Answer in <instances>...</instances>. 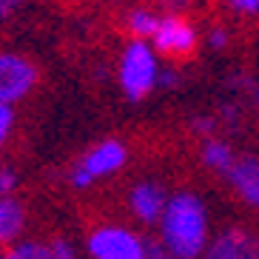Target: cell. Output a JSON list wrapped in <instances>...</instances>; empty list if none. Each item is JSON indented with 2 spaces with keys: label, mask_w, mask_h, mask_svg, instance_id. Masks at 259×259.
<instances>
[{
  "label": "cell",
  "mask_w": 259,
  "mask_h": 259,
  "mask_svg": "<svg viewBox=\"0 0 259 259\" xmlns=\"http://www.w3.org/2000/svg\"><path fill=\"white\" fill-rule=\"evenodd\" d=\"M49 251H52L54 259H74V248H71V242H66V239H54V242L49 245Z\"/></svg>",
  "instance_id": "18"
},
{
  "label": "cell",
  "mask_w": 259,
  "mask_h": 259,
  "mask_svg": "<svg viewBox=\"0 0 259 259\" xmlns=\"http://www.w3.org/2000/svg\"><path fill=\"white\" fill-rule=\"evenodd\" d=\"M160 220H162V245L177 259H197L205 251L208 220L202 202L194 194L180 191L177 197H171Z\"/></svg>",
  "instance_id": "1"
},
{
  "label": "cell",
  "mask_w": 259,
  "mask_h": 259,
  "mask_svg": "<svg viewBox=\"0 0 259 259\" xmlns=\"http://www.w3.org/2000/svg\"><path fill=\"white\" fill-rule=\"evenodd\" d=\"M160 80V66H157V52L148 40L131 37V43L122 49L120 66H117V83L122 94L131 103H140L154 92Z\"/></svg>",
  "instance_id": "2"
},
{
  "label": "cell",
  "mask_w": 259,
  "mask_h": 259,
  "mask_svg": "<svg viewBox=\"0 0 259 259\" xmlns=\"http://www.w3.org/2000/svg\"><path fill=\"white\" fill-rule=\"evenodd\" d=\"M157 85H162V89H174V85H177V71H174V69L160 71V80H157Z\"/></svg>",
  "instance_id": "21"
},
{
  "label": "cell",
  "mask_w": 259,
  "mask_h": 259,
  "mask_svg": "<svg viewBox=\"0 0 259 259\" xmlns=\"http://www.w3.org/2000/svg\"><path fill=\"white\" fill-rule=\"evenodd\" d=\"M12 122H15V111H12V106H0V145L6 143L9 131H12Z\"/></svg>",
  "instance_id": "16"
},
{
  "label": "cell",
  "mask_w": 259,
  "mask_h": 259,
  "mask_svg": "<svg viewBox=\"0 0 259 259\" xmlns=\"http://www.w3.org/2000/svg\"><path fill=\"white\" fill-rule=\"evenodd\" d=\"M125 157H128V151H125L122 140H103L89 154H83V160L71 168V185L74 188H89L97 180L120 171L125 165Z\"/></svg>",
  "instance_id": "3"
},
{
  "label": "cell",
  "mask_w": 259,
  "mask_h": 259,
  "mask_svg": "<svg viewBox=\"0 0 259 259\" xmlns=\"http://www.w3.org/2000/svg\"><path fill=\"white\" fill-rule=\"evenodd\" d=\"M145 259H177L162 242H148L145 245Z\"/></svg>",
  "instance_id": "19"
},
{
  "label": "cell",
  "mask_w": 259,
  "mask_h": 259,
  "mask_svg": "<svg viewBox=\"0 0 259 259\" xmlns=\"http://www.w3.org/2000/svg\"><path fill=\"white\" fill-rule=\"evenodd\" d=\"M194 128H197V131H213V120H205V117H199V120L194 122Z\"/></svg>",
  "instance_id": "23"
},
{
  "label": "cell",
  "mask_w": 259,
  "mask_h": 259,
  "mask_svg": "<svg viewBox=\"0 0 259 259\" xmlns=\"http://www.w3.org/2000/svg\"><path fill=\"white\" fill-rule=\"evenodd\" d=\"M165 205H168L165 188L157 185V183H140V185H134V191H131V208H134V213H137L143 222L160 220L162 211H165Z\"/></svg>",
  "instance_id": "8"
},
{
  "label": "cell",
  "mask_w": 259,
  "mask_h": 259,
  "mask_svg": "<svg viewBox=\"0 0 259 259\" xmlns=\"http://www.w3.org/2000/svg\"><path fill=\"white\" fill-rule=\"evenodd\" d=\"M236 17H259V0H225Z\"/></svg>",
  "instance_id": "14"
},
{
  "label": "cell",
  "mask_w": 259,
  "mask_h": 259,
  "mask_svg": "<svg viewBox=\"0 0 259 259\" xmlns=\"http://www.w3.org/2000/svg\"><path fill=\"white\" fill-rule=\"evenodd\" d=\"M37 66L17 52H0V106H15L37 85Z\"/></svg>",
  "instance_id": "4"
},
{
  "label": "cell",
  "mask_w": 259,
  "mask_h": 259,
  "mask_svg": "<svg viewBox=\"0 0 259 259\" xmlns=\"http://www.w3.org/2000/svg\"><path fill=\"white\" fill-rule=\"evenodd\" d=\"M228 180L248 205L259 208V160H253V157L234 160V165L228 171Z\"/></svg>",
  "instance_id": "9"
},
{
  "label": "cell",
  "mask_w": 259,
  "mask_h": 259,
  "mask_svg": "<svg viewBox=\"0 0 259 259\" xmlns=\"http://www.w3.org/2000/svg\"><path fill=\"white\" fill-rule=\"evenodd\" d=\"M197 43H199L197 26L191 23L188 17L177 15V12L160 17V29L154 31L151 37L154 52L165 54V57H188V54H194Z\"/></svg>",
  "instance_id": "5"
},
{
  "label": "cell",
  "mask_w": 259,
  "mask_h": 259,
  "mask_svg": "<svg viewBox=\"0 0 259 259\" xmlns=\"http://www.w3.org/2000/svg\"><path fill=\"white\" fill-rule=\"evenodd\" d=\"M89 251L94 259H145V242L125 228H97L89 239Z\"/></svg>",
  "instance_id": "6"
},
{
  "label": "cell",
  "mask_w": 259,
  "mask_h": 259,
  "mask_svg": "<svg viewBox=\"0 0 259 259\" xmlns=\"http://www.w3.org/2000/svg\"><path fill=\"white\" fill-rule=\"evenodd\" d=\"M202 162L208 168H213V171H225L228 174L231 165H234V151L222 140H205V145H202Z\"/></svg>",
  "instance_id": "11"
},
{
  "label": "cell",
  "mask_w": 259,
  "mask_h": 259,
  "mask_svg": "<svg viewBox=\"0 0 259 259\" xmlns=\"http://www.w3.org/2000/svg\"><path fill=\"white\" fill-rule=\"evenodd\" d=\"M20 3H23V0H0V23H3L6 17L15 15L17 9H20Z\"/></svg>",
  "instance_id": "20"
},
{
  "label": "cell",
  "mask_w": 259,
  "mask_h": 259,
  "mask_svg": "<svg viewBox=\"0 0 259 259\" xmlns=\"http://www.w3.org/2000/svg\"><path fill=\"white\" fill-rule=\"evenodd\" d=\"M23 225H26L23 205L12 197H0V248L9 245L15 236H20Z\"/></svg>",
  "instance_id": "10"
},
{
  "label": "cell",
  "mask_w": 259,
  "mask_h": 259,
  "mask_svg": "<svg viewBox=\"0 0 259 259\" xmlns=\"http://www.w3.org/2000/svg\"><path fill=\"white\" fill-rule=\"evenodd\" d=\"M228 31L222 29V26H217V29H211L208 31V46L213 49V52H222V49L228 46Z\"/></svg>",
  "instance_id": "17"
},
{
  "label": "cell",
  "mask_w": 259,
  "mask_h": 259,
  "mask_svg": "<svg viewBox=\"0 0 259 259\" xmlns=\"http://www.w3.org/2000/svg\"><path fill=\"white\" fill-rule=\"evenodd\" d=\"M205 259H259V236L231 228L208 245Z\"/></svg>",
  "instance_id": "7"
},
{
  "label": "cell",
  "mask_w": 259,
  "mask_h": 259,
  "mask_svg": "<svg viewBox=\"0 0 259 259\" xmlns=\"http://www.w3.org/2000/svg\"><path fill=\"white\" fill-rule=\"evenodd\" d=\"M15 188H17V174L12 168H0V197H12Z\"/></svg>",
  "instance_id": "15"
},
{
  "label": "cell",
  "mask_w": 259,
  "mask_h": 259,
  "mask_svg": "<svg viewBox=\"0 0 259 259\" xmlns=\"http://www.w3.org/2000/svg\"><path fill=\"white\" fill-rule=\"evenodd\" d=\"M0 259H54V256H52V251H49L46 245H40V242H20V245H15V248H9Z\"/></svg>",
  "instance_id": "13"
},
{
  "label": "cell",
  "mask_w": 259,
  "mask_h": 259,
  "mask_svg": "<svg viewBox=\"0 0 259 259\" xmlns=\"http://www.w3.org/2000/svg\"><path fill=\"white\" fill-rule=\"evenodd\" d=\"M160 3H162V6H165V9H174V12H177V9L188 6L191 0H160Z\"/></svg>",
  "instance_id": "22"
},
{
  "label": "cell",
  "mask_w": 259,
  "mask_h": 259,
  "mask_svg": "<svg viewBox=\"0 0 259 259\" xmlns=\"http://www.w3.org/2000/svg\"><path fill=\"white\" fill-rule=\"evenodd\" d=\"M125 26H128L131 37L151 40L154 31L160 29V17L154 15L151 9H131V15H128V20H125Z\"/></svg>",
  "instance_id": "12"
}]
</instances>
